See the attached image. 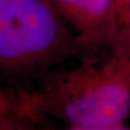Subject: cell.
I'll return each instance as SVG.
<instances>
[{"instance_id":"obj_1","label":"cell","mask_w":130,"mask_h":130,"mask_svg":"<svg viewBox=\"0 0 130 130\" xmlns=\"http://www.w3.org/2000/svg\"><path fill=\"white\" fill-rule=\"evenodd\" d=\"M18 107L25 118L41 113L56 117L70 129H127L130 116V74L121 61L100 66L86 63L74 70L48 75Z\"/></svg>"},{"instance_id":"obj_2","label":"cell","mask_w":130,"mask_h":130,"mask_svg":"<svg viewBox=\"0 0 130 130\" xmlns=\"http://www.w3.org/2000/svg\"><path fill=\"white\" fill-rule=\"evenodd\" d=\"M70 55H78L76 42L52 0H0V73L45 76Z\"/></svg>"},{"instance_id":"obj_6","label":"cell","mask_w":130,"mask_h":130,"mask_svg":"<svg viewBox=\"0 0 130 130\" xmlns=\"http://www.w3.org/2000/svg\"><path fill=\"white\" fill-rule=\"evenodd\" d=\"M0 108L7 110V111H14L13 109V105L10 101L8 95L5 93V92L2 90V88H0Z\"/></svg>"},{"instance_id":"obj_4","label":"cell","mask_w":130,"mask_h":130,"mask_svg":"<svg viewBox=\"0 0 130 130\" xmlns=\"http://www.w3.org/2000/svg\"><path fill=\"white\" fill-rule=\"evenodd\" d=\"M111 58L130 60V0H114Z\"/></svg>"},{"instance_id":"obj_7","label":"cell","mask_w":130,"mask_h":130,"mask_svg":"<svg viewBox=\"0 0 130 130\" xmlns=\"http://www.w3.org/2000/svg\"><path fill=\"white\" fill-rule=\"evenodd\" d=\"M123 64H124V66H125L126 70H127V71L129 72L130 74V60H127V61H121Z\"/></svg>"},{"instance_id":"obj_5","label":"cell","mask_w":130,"mask_h":130,"mask_svg":"<svg viewBox=\"0 0 130 130\" xmlns=\"http://www.w3.org/2000/svg\"><path fill=\"white\" fill-rule=\"evenodd\" d=\"M21 117L19 115L14 116L12 111H7L0 108V129H9L12 128V126H19V123H17L15 120Z\"/></svg>"},{"instance_id":"obj_3","label":"cell","mask_w":130,"mask_h":130,"mask_svg":"<svg viewBox=\"0 0 130 130\" xmlns=\"http://www.w3.org/2000/svg\"><path fill=\"white\" fill-rule=\"evenodd\" d=\"M76 42L78 54L109 47L113 35L114 0H52Z\"/></svg>"},{"instance_id":"obj_8","label":"cell","mask_w":130,"mask_h":130,"mask_svg":"<svg viewBox=\"0 0 130 130\" xmlns=\"http://www.w3.org/2000/svg\"><path fill=\"white\" fill-rule=\"evenodd\" d=\"M0 88H1V86H0Z\"/></svg>"}]
</instances>
